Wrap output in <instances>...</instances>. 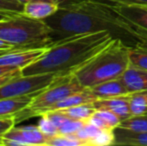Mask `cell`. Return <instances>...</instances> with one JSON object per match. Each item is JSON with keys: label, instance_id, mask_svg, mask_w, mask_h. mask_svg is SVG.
I'll return each mask as SVG.
<instances>
[{"label": "cell", "instance_id": "1", "mask_svg": "<svg viewBox=\"0 0 147 146\" xmlns=\"http://www.w3.org/2000/svg\"><path fill=\"white\" fill-rule=\"evenodd\" d=\"M45 22L51 29L52 42L80 34L107 31L129 46L142 43L131 27L105 0H66Z\"/></svg>", "mask_w": 147, "mask_h": 146}, {"label": "cell", "instance_id": "2", "mask_svg": "<svg viewBox=\"0 0 147 146\" xmlns=\"http://www.w3.org/2000/svg\"><path fill=\"white\" fill-rule=\"evenodd\" d=\"M114 38L109 32L80 34L55 42L32 64L21 70L22 75L73 74L103 46Z\"/></svg>", "mask_w": 147, "mask_h": 146}, {"label": "cell", "instance_id": "3", "mask_svg": "<svg viewBox=\"0 0 147 146\" xmlns=\"http://www.w3.org/2000/svg\"><path fill=\"white\" fill-rule=\"evenodd\" d=\"M129 45L113 38L73 74L85 88L122 76L130 66Z\"/></svg>", "mask_w": 147, "mask_h": 146}, {"label": "cell", "instance_id": "4", "mask_svg": "<svg viewBox=\"0 0 147 146\" xmlns=\"http://www.w3.org/2000/svg\"><path fill=\"white\" fill-rule=\"evenodd\" d=\"M0 39L14 49L50 47L51 29L45 20L33 19L18 13L0 21Z\"/></svg>", "mask_w": 147, "mask_h": 146}, {"label": "cell", "instance_id": "5", "mask_svg": "<svg viewBox=\"0 0 147 146\" xmlns=\"http://www.w3.org/2000/svg\"><path fill=\"white\" fill-rule=\"evenodd\" d=\"M85 89L74 74L56 76L42 91L35 94L32 101L24 110L16 115L17 122L29 117L41 115L66 97Z\"/></svg>", "mask_w": 147, "mask_h": 146}, {"label": "cell", "instance_id": "6", "mask_svg": "<svg viewBox=\"0 0 147 146\" xmlns=\"http://www.w3.org/2000/svg\"><path fill=\"white\" fill-rule=\"evenodd\" d=\"M55 77L54 74H19L0 86V99L35 95L46 88Z\"/></svg>", "mask_w": 147, "mask_h": 146}, {"label": "cell", "instance_id": "7", "mask_svg": "<svg viewBox=\"0 0 147 146\" xmlns=\"http://www.w3.org/2000/svg\"><path fill=\"white\" fill-rule=\"evenodd\" d=\"M112 7L133 29L140 41L147 44V3H112Z\"/></svg>", "mask_w": 147, "mask_h": 146}, {"label": "cell", "instance_id": "8", "mask_svg": "<svg viewBox=\"0 0 147 146\" xmlns=\"http://www.w3.org/2000/svg\"><path fill=\"white\" fill-rule=\"evenodd\" d=\"M48 137L37 125H27L10 129L2 138V145L36 146L47 145Z\"/></svg>", "mask_w": 147, "mask_h": 146}, {"label": "cell", "instance_id": "9", "mask_svg": "<svg viewBox=\"0 0 147 146\" xmlns=\"http://www.w3.org/2000/svg\"><path fill=\"white\" fill-rule=\"evenodd\" d=\"M48 47L32 49H12L6 52L0 53V66L13 67L23 69L38 60Z\"/></svg>", "mask_w": 147, "mask_h": 146}, {"label": "cell", "instance_id": "10", "mask_svg": "<svg viewBox=\"0 0 147 146\" xmlns=\"http://www.w3.org/2000/svg\"><path fill=\"white\" fill-rule=\"evenodd\" d=\"M130 97L131 94L106 98V99H98L93 102V105L96 109L111 111L119 117L120 120L123 121L132 116L130 110Z\"/></svg>", "mask_w": 147, "mask_h": 146}, {"label": "cell", "instance_id": "11", "mask_svg": "<svg viewBox=\"0 0 147 146\" xmlns=\"http://www.w3.org/2000/svg\"><path fill=\"white\" fill-rule=\"evenodd\" d=\"M88 89L90 90L91 93L95 96L97 100L131 94L128 92L121 77L101 82V83L96 84V85L92 86Z\"/></svg>", "mask_w": 147, "mask_h": 146}, {"label": "cell", "instance_id": "12", "mask_svg": "<svg viewBox=\"0 0 147 146\" xmlns=\"http://www.w3.org/2000/svg\"><path fill=\"white\" fill-rule=\"evenodd\" d=\"M60 3L46 0H35L24 3L22 13L33 19L45 20L59 9Z\"/></svg>", "mask_w": 147, "mask_h": 146}, {"label": "cell", "instance_id": "13", "mask_svg": "<svg viewBox=\"0 0 147 146\" xmlns=\"http://www.w3.org/2000/svg\"><path fill=\"white\" fill-rule=\"evenodd\" d=\"M121 79L129 93L147 90V70L130 65L122 74Z\"/></svg>", "mask_w": 147, "mask_h": 146}, {"label": "cell", "instance_id": "14", "mask_svg": "<svg viewBox=\"0 0 147 146\" xmlns=\"http://www.w3.org/2000/svg\"><path fill=\"white\" fill-rule=\"evenodd\" d=\"M96 100L97 99L95 98V96L91 93L90 90H89L88 88H85V89L82 90V91H79V92H77V93L72 94V95L66 97L65 99L59 101L58 103L53 105L48 111L64 109V108L81 105V104H90V103H93L94 101H96Z\"/></svg>", "mask_w": 147, "mask_h": 146}, {"label": "cell", "instance_id": "15", "mask_svg": "<svg viewBox=\"0 0 147 146\" xmlns=\"http://www.w3.org/2000/svg\"><path fill=\"white\" fill-rule=\"evenodd\" d=\"M114 145L147 146V132H132L118 127L115 129Z\"/></svg>", "mask_w": 147, "mask_h": 146}, {"label": "cell", "instance_id": "16", "mask_svg": "<svg viewBox=\"0 0 147 146\" xmlns=\"http://www.w3.org/2000/svg\"><path fill=\"white\" fill-rule=\"evenodd\" d=\"M87 122L102 129H116L119 127L121 120L117 115H115L111 111L96 109L93 116Z\"/></svg>", "mask_w": 147, "mask_h": 146}, {"label": "cell", "instance_id": "17", "mask_svg": "<svg viewBox=\"0 0 147 146\" xmlns=\"http://www.w3.org/2000/svg\"><path fill=\"white\" fill-rule=\"evenodd\" d=\"M59 111L63 113L64 115H66L68 118L87 122L95 113L96 108L94 107L93 103H90V104H81V105L72 106V107L64 108V109H59Z\"/></svg>", "mask_w": 147, "mask_h": 146}, {"label": "cell", "instance_id": "18", "mask_svg": "<svg viewBox=\"0 0 147 146\" xmlns=\"http://www.w3.org/2000/svg\"><path fill=\"white\" fill-rule=\"evenodd\" d=\"M130 65L147 70V44L138 43L129 47Z\"/></svg>", "mask_w": 147, "mask_h": 146}, {"label": "cell", "instance_id": "19", "mask_svg": "<svg viewBox=\"0 0 147 146\" xmlns=\"http://www.w3.org/2000/svg\"><path fill=\"white\" fill-rule=\"evenodd\" d=\"M119 128L132 132H147V114L131 116L121 121Z\"/></svg>", "mask_w": 147, "mask_h": 146}, {"label": "cell", "instance_id": "20", "mask_svg": "<svg viewBox=\"0 0 147 146\" xmlns=\"http://www.w3.org/2000/svg\"><path fill=\"white\" fill-rule=\"evenodd\" d=\"M130 110L132 116L147 114V90L131 93Z\"/></svg>", "mask_w": 147, "mask_h": 146}, {"label": "cell", "instance_id": "21", "mask_svg": "<svg viewBox=\"0 0 147 146\" xmlns=\"http://www.w3.org/2000/svg\"><path fill=\"white\" fill-rule=\"evenodd\" d=\"M47 146H86L85 143L74 134H57L49 137Z\"/></svg>", "mask_w": 147, "mask_h": 146}, {"label": "cell", "instance_id": "22", "mask_svg": "<svg viewBox=\"0 0 147 146\" xmlns=\"http://www.w3.org/2000/svg\"><path fill=\"white\" fill-rule=\"evenodd\" d=\"M115 144V129H100L90 141V146H108Z\"/></svg>", "mask_w": 147, "mask_h": 146}, {"label": "cell", "instance_id": "23", "mask_svg": "<svg viewBox=\"0 0 147 146\" xmlns=\"http://www.w3.org/2000/svg\"><path fill=\"white\" fill-rule=\"evenodd\" d=\"M39 116H40V119H39L38 123H37V126L39 127V129H40L48 138L58 134V128H57L54 125V123L50 120V118H49L46 113H43V114L39 115Z\"/></svg>", "mask_w": 147, "mask_h": 146}, {"label": "cell", "instance_id": "24", "mask_svg": "<svg viewBox=\"0 0 147 146\" xmlns=\"http://www.w3.org/2000/svg\"><path fill=\"white\" fill-rule=\"evenodd\" d=\"M85 121L68 118L58 128V134H75L85 125Z\"/></svg>", "mask_w": 147, "mask_h": 146}, {"label": "cell", "instance_id": "25", "mask_svg": "<svg viewBox=\"0 0 147 146\" xmlns=\"http://www.w3.org/2000/svg\"><path fill=\"white\" fill-rule=\"evenodd\" d=\"M17 123L16 115H5L0 116V145H2V138L3 136L12 129Z\"/></svg>", "mask_w": 147, "mask_h": 146}, {"label": "cell", "instance_id": "26", "mask_svg": "<svg viewBox=\"0 0 147 146\" xmlns=\"http://www.w3.org/2000/svg\"><path fill=\"white\" fill-rule=\"evenodd\" d=\"M24 4L18 0H0V11L22 13Z\"/></svg>", "mask_w": 147, "mask_h": 146}, {"label": "cell", "instance_id": "27", "mask_svg": "<svg viewBox=\"0 0 147 146\" xmlns=\"http://www.w3.org/2000/svg\"><path fill=\"white\" fill-rule=\"evenodd\" d=\"M19 74H21V70H17V71H14V72H10V73L5 74V75L0 76V86H1L2 84L6 83L7 81H9L10 79H12V78L15 77V76L19 75Z\"/></svg>", "mask_w": 147, "mask_h": 146}, {"label": "cell", "instance_id": "28", "mask_svg": "<svg viewBox=\"0 0 147 146\" xmlns=\"http://www.w3.org/2000/svg\"><path fill=\"white\" fill-rule=\"evenodd\" d=\"M111 3H123V4H137V3H147V0H105Z\"/></svg>", "mask_w": 147, "mask_h": 146}, {"label": "cell", "instance_id": "29", "mask_svg": "<svg viewBox=\"0 0 147 146\" xmlns=\"http://www.w3.org/2000/svg\"><path fill=\"white\" fill-rule=\"evenodd\" d=\"M17 70H21V69L13 68V67H7V66H0V76L5 75V74L10 72H14V71H17Z\"/></svg>", "mask_w": 147, "mask_h": 146}, {"label": "cell", "instance_id": "30", "mask_svg": "<svg viewBox=\"0 0 147 146\" xmlns=\"http://www.w3.org/2000/svg\"><path fill=\"white\" fill-rule=\"evenodd\" d=\"M14 49L11 45H9L8 43H6L5 41H3L2 39H0V52H6V51H9Z\"/></svg>", "mask_w": 147, "mask_h": 146}, {"label": "cell", "instance_id": "31", "mask_svg": "<svg viewBox=\"0 0 147 146\" xmlns=\"http://www.w3.org/2000/svg\"><path fill=\"white\" fill-rule=\"evenodd\" d=\"M15 14H18V13H13V12H7V11H0V21L7 19V18L11 17V16L15 15Z\"/></svg>", "mask_w": 147, "mask_h": 146}, {"label": "cell", "instance_id": "32", "mask_svg": "<svg viewBox=\"0 0 147 146\" xmlns=\"http://www.w3.org/2000/svg\"><path fill=\"white\" fill-rule=\"evenodd\" d=\"M18 1H20L21 3H26V2H29V1H35V0H18ZM46 1H53V2H57V3H63L64 1H66V0H46Z\"/></svg>", "mask_w": 147, "mask_h": 146}, {"label": "cell", "instance_id": "33", "mask_svg": "<svg viewBox=\"0 0 147 146\" xmlns=\"http://www.w3.org/2000/svg\"><path fill=\"white\" fill-rule=\"evenodd\" d=\"M0 53H2V52H0Z\"/></svg>", "mask_w": 147, "mask_h": 146}]
</instances>
